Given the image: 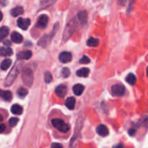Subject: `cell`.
I'll return each mask as SVG.
<instances>
[{
	"mask_svg": "<svg viewBox=\"0 0 148 148\" xmlns=\"http://www.w3.org/2000/svg\"><path fill=\"white\" fill-rule=\"evenodd\" d=\"M22 65H23V62H17V63L14 65V66L12 68L10 73L8 74V75H7V77H6L5 82H4V85H5L6 87H9L10 86V85H12V83L14 82V81L15 80L16 78L17 77L19 73H20Z\"/></svg>",
	"mask_w": 148,
	"mask_h": 148,
	"instance_id": "obj_1",
	"label": "cell"
},
{
	"mask_svg": "<svg viewBox=\"0 0 148 148\" xmlns=\"http://www.w3.org/2000/svg\"><path fill=\"white\" fill-rule=\"evenodd\" d=\"M77 27V20L76 18H73L66 25V28L64 30V33L63 35V39L64 40H66L71 37L74 32L76 30Z\"/></svg>",
	"mask_w": 148,
	"mask_h": 148,
	"instance_id": "obj_2",
	"label": "cell"
},
{
	"mask_svg": "<svg viewBox=\"0 0 148 148\" xmlns=\"http://www.w3.org/2000/svg\"><path fill=\"white\" fill-rule=\"evenodd\" d=\"M51 124L54 128L57 129L61 132L66 133L70 130L69 124H66L63 119H53L51 120Z\"/></svg>",
	"mask_w": 148,
	"mask_h": 148,
	"instance_id": "obj_3",
	"label": "cell"
},
{
	"mask_svg": "<svg viewBox=\"0 0 148 148\" xmlns=\"http://www.w3.org/2000/svg\"><path fill=\"white\" fill-rule=\"evenodd\" d=\"M58 29H59V23H56L54 25V27H53L51 33L49 35H45L44 36H43L40 38V40L38 42V45L42 46V47H46L48 45V43L51 41V40L53 37V36L56 33V31L58 30Z\"/></svg>",
	"mask_w": 148,
	"mask_h": 148,
	"instance_id": "obj_4",
	"label": "cell"
},
{
	"mask_svg": "<svg viewBox=\"0 0 148 148\" xmlns=\"http://www.w3.org/2000/svg\"><path fill=\"white\" fill-rule=\"evenodd\" d=\"M22 78L26 85L29 87L31 86L33 82V74L31 69L29 68L25 69L22 72Z\"/></svg>",
	"mask_w": 148,
	"mask_h": 148,
	"instance_id": "obj_5",
	"label": "cell"
},
{
	"mask_svg": "<svg viewBox=\"0 0 148 148\" xmlns=\"http://www.w3.org/2000/svg\"><path fill=\"white\" fill-rule=\"evenodd\" d=\"M125 87L121 84H116L111 87V93L116 97H121L125 94Z\"/></svg>",
	"mask_w": 148,
	"mask_h": 148,
	"instance_id": "obj_6",
	"label": "cell"
},
{
	"mask_svg": "<svg viewBox=\"0 0 148 148\" xmlns=\"http://www.w3.org/2000/svg\"><path fill=\"white\" fill-rule=\"evenodd\" d=\"M31 21L29 18H23V17H20V18L17 20V25L19 26V27L23 30H25L28 28V27L30 26Z\"/></svg>",
	"mask_w": 148,
	"mask_h": 148,
	"instance_id": "obj_7",
	"label": "cell"
},
{
	"mask_svg": "<svg viewBox=\"0 0 148 148\" xmlns=\"http://www.w3.org/2000/svg\"><path fill=\"white\" fill-rule=\"evenodd\" d=\"M67 92V87L64 85H60L57 86L55 89V93L56 94L59 98H64Z\"/></svg>",
	"mask_w": 148,
	"mask_h": 148,
	"instance_id": "obj_8",
	"label": "cell"
},
{
	"mask_svg": "<svg viewBox=\"0 0 148 148\" xmlns=\"http://www.w3.org/2000/svg\"><path fill=\"white\" fill-rule=\"evenodd\" d=\"M72 56L71 53L67 51H63L59 54V59L61 62L62 63H68V62H70L72 61Z\"/></svg>",
	"mask_w": 148,
	"mask_h": 148,
	"instance_id": "obj_9",
	"label": "cell"
},
{
	"mask_svg": "<svg viewBox=\"0 0 148 148\" xmlns=\"http://www.w3.org/2000/svg\"><path fill=\"white\" fill-rule=\"evenodd\" d=\"M48 23H49V17L46 14H41L38 19L36 25L38 26L39 27L43 28V27H46Z\"/></svg>",
	"mask_w": 148,
	"mask_h": 148,
	"instance_id": "obj_10",
	"label": "cell"
},
{
	"mask_svg": "<svg viewBox=\"0 0 148 148\" xmlns=\"http://www.w3.org/2000/svg\"><path fill=\"white\" fill-rule=\"evenodd\" d=\"M32 55L33 53H32L31 51L26 50L19 52L17 54V57L19 60H27L32 57Z\"/></svg>",
	"mask_w": 148,
	"mask_h": 148,
	"instance_id": "obj_11",
	"label": "cell"
},
{
	"mask_svg": "<svg viewBox=\"0 0 148 148\" xmlns=\"http://www.w3.org/2000/svg\"><path fill=\"white\" fill-rule=\"evenodd\" d=\"M96 132L101 137H106L109 134L108 128L103 124H100L96 127Z\"/></svg>",
	"mask_w": 148,
	"mask_h": 148,
	"instance_id": "obj_12",
	"label": "cell"
},
{
	"mask_svg": "<svg viewBox=\"0 0 148 148\" xmlns=\"http://www.w3.org/2000/svg\"><path fill=\"white\" fill-rule=\"evenodd\" d=\"M0 98H1L6 101H10L12 98V93L9 90H0Z\"/></svg>",
	"mask_w": 148,
	"mask_h": 148,
	"instance_id": "obj_13",
	"label": "cell"
},
{
	"mask_svg": "<svg viewBox=\"0 0 148 148\" xmlns=\"http://www.w3.org/2000/svg\"><path fill=\"white\" fill-rule=\"evenodd\" d=\"M77 18L79 23H81L82 25L86 23L87 18H88V13H87V12L85 10L79 12L77 14Z\"/></svg>",
	"mask_w": 148,
	"mask_h": 148,
	"instance_id": "obj_14",
	"label": "cell"
},
{
	"mask_svg": "<svg viewBox=\"0 0 148 148\" xmlns=\"http://www.w3.org/2000/svg\"><path fill=\"white\" fill-rule=\"evenodd\" d=\"M75 103H76V100L74 97H69L65 101V106L69 110H73L75 108Z\"/></svg>",
	"mask_w": 148,
	"mask_h": 148,
	"instance_id": "obj_15",
	"label": "cell"
},
{
	"mask_svg": "<svg viewBox=\"0 0 148 148\" xmlns=\"http://www.w3.org/2000/svg\"><path fill=\"white\" fill-rule=\"evenodd\" d=\"M72 90H73V92L75 95L79 96V95H82V92H83L84 90H85V87H84L82 84H76V85L73 87Z\"/></svg>",
	"mask_w": 148,
	"mask_h": 148,
	"instance_id": "obj_16",
	"label": "cell"
},
{
	"mask_svg": "<svg viewBox=\"0 0 148 148\" xmlns=\"http://www.w3.org/2000/svg\"><path fill=\"white\" fill-rule=\"evenodd\" d=\"M11 39L13 42L16 43H20L23 42V38L21 35L17 32H13L11 34Z\"/></svg>",
	"mask_w": 148,
	"mask_h": 148,
	"instance_id": "obj_17",
	"label": "cell"
},
{
	"mask_svg": "<svg viewBox=\"0 0 148 148\" xmlns=\"http://www.w3.org/2000/svg\"><path fill=\"white\" fill-rule=\"evenodd\" d=\"M13 54V51L10 47H1L0 48V56H9Z\"/></svg>",
	"mask_w": 148,
	"mask_h": 148,
	"instance_id": "obj_18",
	"label": "cell"
},
{
	"mask_svg": "<svg viewBox=\"0 0 148 148\" xmlns=\"http://www.w3.org/2000/svg\"><path fill=\"white\" fill-rule=\"evenodd\" d=\"M23 107L21 106L18 105V104H14L11 107V112L13 114H15V115H20V114H23Z\"/></svg>",
	"mask_w": 148,
	"mask_h": 148,
	"instance_id": "obj_19",
	"label": "cell"
},
{
	"mask_svg": "<svg viewBox=\"0 0 148 148\" xmlns=\"http://www.w3.org/2000/svg\"><path fill=\"white\" fill-rule=\"evenodd\" d=\"M9 33H10V29L7 26H2L0 28V41H2L8 36Z\"/></svg>",
	"mask_w": 148,
	"mask_h": 148,
	"instance_id": "obj_20",
	"label": "cell"
},
{
	"mask_svg": "<svg viewBox=\"0 0 148 148\" xmlns=\"http://www.w3.org/2000/svg\"><path fill=\"white\" fill-rule=\"evenodd\" d=\"M23 13V8L20 6H18V7H16L12 9L11 12H10V14L12 17H17V16L20 15Z\"/></svg>",
	"mask_w": 148,
	"mask_h": 148,
	"instance_id": "obj_21",
	"label": "cell"
},
{
	"mask_svg": "<svg viewBox=\"0 0 148 148\" xmlns=\"http://www.w3.org/2000/svg\"><path fill=\"white\" fill-rule=\"evenodd\" d=\"M90 74V69L88 68L84 67L77 71V75L80 77H87Z\"/></svg>",
	"mask_w": 148,
	"mask_h": 148,
	"instance_id": "obj_22",
	"label": "cell"
},
{
	"mask_svg": "<svg viewBox=\"0 0 148 148\" xmlns=\"http://www.w3.org/2000/svg\"><path fill=\"white\" fill-rule=\"evenodd\" d=\"M100 41L98 38H95L90 37L88 38V40H87V45L88 46H90V47H96L99 45Z\"/></svg>",
	"mask_w": 148,
	"mask_h": 148,
	"instance_id": "obj_23",
	"label": "cell"
},
{
	"mask_svg": "<svg viewBox=\"0 0 148 148\" xmlns=\"http://www.w3.org/2000/svg\"><path fill=\"white\" fill-rule=\"evenodd\" d=\"M12 64V60L10 59H6L2 61L1 65H0V67H1V70H7V69L10 68V65Z\"/></svg>",
	"mask_w": 148,
	"mask_h": 148,
	"instance_id": "obj_24",
	"label": "cell"
},
{
	"mask_svg": "<svg viewBox=\"0 0 148 148\" xmlns=\"http://www.w3.org/2000/svg\"><path fill=\"white\" fill-rule=\"evenodd\" d=\"M126 81L131 85H134L137 82V77L132 73H130L126 77Z\"/></svg>",
	"mask_w": 148,
	"mask_h": 148,
	"instance_id": "obj_25",
	"label": "cell"
},
{
	"mask_svg": "<svg viewBox=\"0 0 148 148\" xmlns=\"http://www.w3.org/2000/svg\"><path fill=\"white\" fill-rule=\"evenodd\" d=\"M56 1V0H42L41 3H40V7L46 8V7L52 5Z\"/></svg>",
	"mask_w": 148,
	"mask_h": 148,
	"instance_id": "obj_26",
	"label": "cell"
},
{
	"mask_svg": "<svg viewBox=\"0 0 148 148\" xmlns=\"http://www.w3.org/2000/svg\"><path fill=\"white\" fill-rule=\"evenodd\" d=\"M52 79H53V77H52L51 73L49 71H46L44 73V80L46 83H50L52 81Z\"/></svg>",
	"mask_w": 148,
	"mask_h": 148,
	"instance_id": "obj_27",
	"label": "cell"
},
{
	"mask_svg": "<svg viewBox=\"0 0 148 148\" xmlns=\"http://www.w3.org/2000/svg\"><path fill=\"white\" fill-rule=\"evenodd\" d=\"M27 93H28V91L27 90V89L24 88H19L18 90H17V94H18V95L20 98H25Z\"/></svg>",
	"mask_w": 148,
	"mask_h": 148,
	"instance_id": "obj_28",
	"label": "cell"
},
{
	"mask_svg": "<svg viewBox=\"0 0 148 148\" xmlns=\"http://www.w3.org/2000/svg\"><path fill=\"white\" fill-rule=\"evenodd\" d=\"M61 73H62V75L63 77L66 78V77H69V75H70L71 72H70V70H69V68L65 67V68H63V69H62Z\"/></svg>",
	"mask_w": 148,
	"mask_h": 148,
	"instance_id": "obj_29",
	"label": "cell"
},
{
	"mask_svg": "<svg viewBox=\"0 0 148 148\" xmlns=\"http://www.w3.org/2000/svg\"><path fill=\"white\" fill-rule=\"evenodd\" d=\"M18 121H19L18 118L12 117V118H11L10 120H9V124H10V125L12 127H14L17 125V124L18 123Z\"/></svg>",
	"mask_w": 148,
	"mask_h": 148,
	"instance_id": "obj_30",
	"label": "cell"
},
{
	"mask_svg": "<svg viewBox=\"0 0 148 148\" xmlns=\"http://www.w3.org/2000/svg\"><path fill=\"white\" fill-rule=\"evenodd\" d=\"M79 63L82 64H89L90 62V59L89 57H88L87 56L84 55L80 59H79Z\"/></svg>",
	"mask_w": 148,
	"mask_h": 148,
	"instance_id": "obj_31",
	"label": "cell"
},
{
	"mask_svg": "<svg viewBox=\"0 0 148 148\" xmlns=\"http://www.w3.org/2000/svg\"><path fill=\"white\" fill-rule=\"evenodd\" d=\"M63 147V145H62V144H60V143H53V144L51 145V147H53V148H57V147H59V148H61V147Z\"/></svg>",
	"mask_w": 148,
	"mask_h": 148,
	"instance_id": "obj_32",
	"label": "cell"
},
{
	"mask_svg": "<svg viewBox=\"0 0 148 148\" xmlns=\"http://www.w3.org/2000/svg\"><path fill=\"white\" fill-rule=\"evenodd\" d=\"M6 130V126L4 124H0V133H3Z\"/></svg>",
	"mask_w": 148,
	"mask_h": 148,
	"instance_id": "obj_33",
	"label": "cell"
},
{
	"mask_svg": "<svg viewBox=\"0 0 148 148\" xmlns=\"http://www.w3.org/2000/svg\"><path fill=\"white\" fill-rule=\"evenodd\" d=\"M136 133V131L134 129H131V130H129V134L131 136H134V134H135Z\"/></svg>",
	"mask_w": 148,
	"mask_h": 148,
	"instance_id": "obj_34",
	"label": "cell"
},
{
	"mask_svg": "<svg viewBox=\"0 0 148 148\" xmlns=\"http://www.w3.org/2000/svg\"><path fill=\"white\" fill-rule=\"evenodd\" d=\"M4 44L6 45V46H11V42H10L9 40H6L4 41Z\"/></svg>",
	"mask_w": 148,
	"mask_h": 148,
	"instance_id": "obj_35",
	"label": "cell"
},
{
	"mask_svg": "<svg viewBox=\"0 0 148 148\" xmlns=\"http://www.w3.org/2000/svg\"><path fill=\"white\" fill-rule=\"evenodd\" d=\"M2 18H3V14H2V12H1L0 11V21H1V20H2Z\"/></svg>",
	"mask_w": 148,
	"mask_h": 148,
	"instance_id": "obj_36",
	"label": "cell"
},
{
	"mask_svg": "<svg viewBox=\"0 0 148 148\" xmlns=\"http://www.w3.org/2000/svg\"><path fill=\"white\" fill-rule=\"evenodd\" d=\"M3 120V116L0 114V121H1Z\"/></svg>",
	"mask_w": 148,
	"mask_h": 148,
	"instance_id": "obj_37",
	"label": "cell"
}]
</instances>
